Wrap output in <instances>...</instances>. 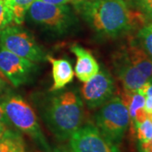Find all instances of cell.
Segmentation results:
<instances>
[{
    "instance_id": "cell-15",
    "label": "cell",
    "mask_w": 152,
    "mask_h": 152,
    "mask_svg": "<svg viewBox=\"0 0 152 152\" xmlns=\"http://www.w3.org/2000/svg\"><path fill=\"white\" fill-rule=\"evenodd\" d=\"M138 43L152 59V22L143 26L138 33Z\"/></svg>"
},
{
    "instance_id": "cell-21",
    "label": "cell",
    "mask_w": 152,
    "mask_h": 152,
    "mask_svg": "<svg viewBox=\"0 0 152 152\" xmlns=\"http://www.w3.org/2000/svg\"><path fill=\"white\" fill-rule=\"evenodd\" d=\"M140 152H152V139L145 142H140Z\"/></svg>"
},
{
    "instance_id": "cell-14",
    "label": "cell",
    "mask_w": 152,
    "mask_h": 152,
    "mask_svg": "<svg viewBox=\"0 0 152 152\" xmlns=\"http://www.w3.org/2000/svg\"><path fill=\"white\" fill-rule=\"evenodd\" d=\"M122 100L126 105L130 119H132L134 125L142 123L148 118L145 110V96L139 91L135 92H124Z\"/></svg>"
},
{
    "instance_id": "cell-9",
    "label": "cell",
    "mask_w": 152,
    "mask_h": 152,
    "mask_svg": "<svg viewBox=\"0 0 152 152\" xmlns=\"http://www.w3.org/2000/svg\"><path fill=\"white\" fill-rule=\"evenodd\" d=\"M115 84L113 77L107 70H99L81 87V94L89 108L102 107L113 96Z\"/></svg>"
},
{
    "instance_id": "cell-3",
    "label": "cell",
    "mask_w": 152,
    "mask_h": 152,
    "mask_svg": "<svg viewBox=\"0 0 152 152\" xmlns=\"http://www.w3.org/2000/svg\"><path fill=\"white\" fill-rule=\"evenodd\" d=\"M6 116L11 125L29 136L43 152H51L37 117L31 106L18 95H9L2 99Z\"/></svg>"
},
{
    "instance_id": "cell-8",
    "label": "cell",
    "mask_w": 152,
    "mask_h": 152,
    "mask_svg": "<svg viewBox=\"0 0 152 152\" xmlns=\"http://www.w3.org/2000/svg\"><path fill=\"white\" fill-rule=\"evenodd\" d=\"M37 69L34 62L0 47V71L15 87L29 81Z\"/></svg>"
},
{
    "instance_id": "cell-5",
    "label": "cell",
    "mask_w": 152,
    "mask_h": 152,
    "mask_svg": "<svg viewBox=\"0 0 152 152\" xmlns=\"http://www.w3.org/2000/svg\"><path fill=\"white\" fill-rule=\"evenodd\" d=\"M99 130L114 144H119L128 129L130 117L122 98L112 97L103 104L95 117Z\"/></svg>"
},
{
    "instance_id": "cell-27",
    "label": "cell",
    "mask_w": 152,
    "mask_h": 152,
    "mask_svg": "<svg viewBox=\"0 0 152 152\" xmlns=\"http://www.w3.org/2000/svg\"><path fill=\"white\" fill-rule=\"evenodd\" d=\"M8 149H9V144L5 138L4 140L0 141V152H7Z\"/></svg>"
},
{
    "instance_id": "cell-26",
    "label": "cell",
    "mask_w": 152,
    "mask_h": 152,
    "mask_svg": "<svg viewBox=\"0 0 152 152\" xmlns=\"http://www.w3.org/2000/svg\"><path fill=\"white\" fill-rule=\"evenodd\" d=\"M8 86V80L5 77L0 76V95L6 91Z\"/></svg>"
},
{
    "instance_id": "cell-24",
    "label": "cell",
    "mask_w": 152,
    "mask_h": 152,
    "mask_svg": "<svg viewBox=\"0 0 152 152\" xmlns=\"http://www.w3.org/2000/svg\"><path fill=\"white\" fill-rule=\"evenodd\" d=\"M40 1L52 4H56V5H64L68 4H72L74 0H40Z\"/></svg>"
},
{
    "instance_id": "cell-31",
    "label": "cell",
    "mask_w": 152,
    "mask_h": 152,
    "mask_svg": "<svg viewBox=\"0 0 152 152\" xmlns=\"http://www.w3.org/2000/svg\"><path fill=\"white\" fill-rule=\"evenodd\" d=\"M0 76H3V77H5V76H4V75H3V73H2L1 71H0Z\"/></svg>"
},
{
    "instance_id": "cell-1",
    "label": "cell",
    "mask_w": 152,
    "mask_h": 152,
    "mask_svg": "<svg viewBox=\"0 0 152 152\" xmlns=\"http://www.w3.org/2000/svg\"><path fill=\"white\" fill-rule=\"evenodd\" d=\"M71 4L96 32L108 37L124 35L144 19L125 0H74Z\"/></svg>"
},
{
    "instance_id": "cell-19",
    "label": "cell",
    "mask_w": 152,
    "mask_h": 152,
    "mask_svg": "<svg viewBox=\"0 0 152 152\" xmlns=\"http://www.w3.org/2000/svg\"><path fill=\"white\" fill-rule=\"evenodd\" d=\"M129 8L148 17L152 8V0H125Z\"/></svg>"
},
{
    "instance_id": "cell-23",
    "label": "cell",
    "mask_w": 152,
    "mask_h": 152,
    "mask_svg": "<svg viewBox=\"0 0 152 152\" xmlns=\"http://www.w3.org/2000/svg\"><path fill=\"white\" fill-rule=\"evenodd\" d=\"M11 132L10 129H9L8 126L4 124L0 123V141L4 140L7 136L10 134Z\"/></svg>"
},
{
    "instance_id": "cell-22",
    "label": "cell",
    "mask_w": 152,
    "mask_h": 152,
    "mask_svg": "<svg viewBox=\"0 0 152 152\" xmlns=\"http://www.w3.org/2000/svg\"><path fill=\"white\" fill-rule=\"evenodd\" d=\"M0 123L1 124H4L7 125V126H10V123L8 119L7 116H6L5 112H4V109L3 107V104H2V99H0Z\"/></svg>"
},
{
    "instance_id": "cell-28",
    "label": "cell",
    "mask_w": 152,
    "mask_h": 152,
    "mask_svg": "<svg viewBox=\"0 0 152 152\" xmlns=\"http://www.w3.org/2000/svg\"><path fill=\"white\" fill-rule=\"evenodd\" d=\"M51 152H72V151H71V150L68 149V148H66V147L59 146V147L55 148L54 150H53V151H52Z\"/></svg>"
},
{
    "instance_id": "cell-25",
    "label": "cell",
    "mask_w": 152,
    "mask_h": 152,
    "mask_svg": "<svg viewBox=\"0 0 152 152\" xmlns=\"http://www.w3.org/2000/svg\"><path fill=\"white\" fill-rule=\"evenodd\" d=\"M145 110L146 112L147 116L152 113V96H145Z\"/></svg>"
},
{
    "instance_id": "cell-18",
    "label": "cell",
    "mask_w": 152,
    "mask_h": 152,
    "mask_svg": "<svg viewBox=\"0 0 152 152\" xmlns=\"http://www.w3.org/2000/svg\"><path fill=\"white\" fill-rule=\"evenodd\" d=\"M137 138L140 142H145L152 139V120L147 118L135 126Z\"/></svg>"
},
{
    "instance_id": "cell-10",
    "label": "cell",
    "mask_w": 152,
    "mask_h": 152,
    "mask_svg": "<svg viewBox=\"0 0 152 152\" xmlns=\"http://www.w3.org/2000/svg\"><path fill=\"white\" fill-rule=\"evenodd\" d=\"M114 71L124 87V92H135L148 80L133 64L126 53L124 47L113 56Z\"/></svg>"
},
{
    "instance_id": "cell-7",
    "label": "cell",
    "mask_w": 152,
    "mask_h": 152,
    "mask_svg": "<svg viewBox=\"0 0 152 152\" xmlns=\"http://www.w3.org/2000/svg\"><path fill=\"white\" fill-rule=\"evenodd\" d=\"M72 152H120L116 144L108 140L96 126H81L69 138Z\"/></svg>"
},
{
    "instance_id": "cell-20",
    "label": "cell",
    "mask_w": 152,
    "mask_h": 152,
    "mask_svg": "<svg viewBox=\"0 0 152 152\" xmlns=\"http://www.w3.org/2000/svg\"><path fill=\"white\" fill-rule=\"evenodd\" d=\"M6 140L9 144L7 152H26L23 140L18 133L11 130L10 134L6 137Z\"/></svg>"
},
{
    "instance_id": "cell-11",
    "label": "cell",
    "mask_w": 152,
    "mask_h": 152,
    "mask_svg": "<svg viewBox=\"0 0 152 152\" xmlns=\"http://www.w3.org/2000/svg\"><path fill=\"white\" fill-rule=\"evenodd\" d=\"M70 49L77 58L75 69L76 77L83 83L88 81L100 70L97 61L90 51L78 44H74Z\"/></svg>"
},
{
    "instance_id": "cell-6",
    "label": "cell",
    "mask_w": 152,
    "mask_h": 152,
    "mask_svg": "<svg viewBox=\"0 0 152 152\" xmlns=\"http://www.w3.org/2000/svg\"><path fill=\"white\" fill-rule=\"evenodd\" d=\"M0 47L34 63L44 61L48 56L32 35L18 26H8L0 31Z\"/></svg>"
},
{
    "instance_id": "cell-12",
    "label": "cell",
    "mask_w": 152,
    "mask_h": 152,
    "mask_svg": "<svg viewBox=\"0 0 152 152\" xmlns=\"http://www.w3.org/2000/svg\"><path fill=\"white\" fill-rule=\"evenodd\" d=\"M47 59L52 64L53 73V86L50 91L64 89L73 80L75 76L70 62L64 58H54L51 56H47Z\"/></svg>"
},
{
    "instance_id": "cell-4",
    "label": "cell",
    "mask_w": 152,
    "mask_h": 152,
    "mask_svg": "<svg viewBox=\"0 0 152 152\" xmlns=\"http://www.w3.org/2000/svg\"><path fill=\"white\" fill-rule=\"evenodd\" d=\"M26 15L31 21L58 35H65L75 29L78 19L75 11L67 4L56 5L36 0Z\"/></svg>"
},
{
    "instance_id": "cell-17",
    "label": "cell",
    "mask_w": 152,
    "mask_h": 152,
    "mask_svg": "<svg viewBox=\"0 0 152 152\" xmlns=\"http://www.w3.org/2000/svg\"><path fill=\"white\" fill-rule=\"evenodd\" d=\"M36 0H12L14 9V22L20 25L26 16L29 8Z\"/></svg>"
},
{
    "instance_id": "cell-2",
    "label": "cell",
    "mask_w": 152,
    "mask_h": 152,
    "mask_svg": "<svg viewBox=\"0 0 152 152\" xmlns=\"http://www.w3.org/2000/svg\"><path fill=\"white\" fill-rule=\"evenodd\" d=\"M84 116V103L75 91H66L52 98L43 112L48 129L61 141L69 140L81 127Z\"/></svg>"
},
{
    "instance_id": "cell-16",
    "label": "cell",
    "mask_w": 152,
    "mask_h": 152,
    "mask_svg": "<svg viewBox=\"0 0 152 152\" xmlns=\"http://www.w3.org/2000/svg\"><path fill=\"white\" fill-rule=\"evenodd\" d=\"M14 22L12 0H0V31Z\"/></svg>"
},
{
    "instance_id": "cell-29",
    "label": "cell",
    "mask_w": 152,
    "mask_h": 152,
    "mask_svg": "<svg viewBox=\"0 0 152 152\" xmlns=\"http://www.w3.org/2000/svg\"><path fill=\"white\" fill-rule=\"evenodd\" d=\"M148 18L149 19H151L152 20V8H151V13L149 14V15H148Z\"/></svg>"
},
{
    "instance_id": "cell-30",
    "label": "cell",
    "mask_w": 152,
    "mask_h": 152,
    "mask_svg": "<svg viewBox=\"0 0 152 152\" xmlns=\"http://www.w3.org/2000/svg\"><path fill=\"white\" fill-rule=\"evenodd\" d=\"M148 118H149L150 119L152 120V113L151 114H149V115H148Z\"/></svg>"
},
{
    "instance_id": "cell-13",
    "label": "cell",
    "mask_w": 152,
    "mask_h": 152,
    "mask_svg": "<svg viewBox=\"0 0 152 152\" xmlns=\"http://www.w3.org/2000/svg\"><path fill=\"white\" fill-rule=\"evenodd\" d=\"M124 48L133 64L141 72L142 75L147 80L152 78V59L140 45L134 41H131Z\"/></svg>"
}]
</instances>
